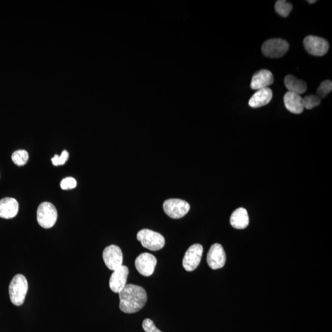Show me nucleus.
I'll return each instance as SVG.
<instances>
[{
  "instance_id": "obj_1",
  "label": "nucleus",
  "mask_w": 332,
  "mask_h": 332,
  "mask_svg": "<svg viewBox=\"0 0 332 332\" xmlns=\"http://www.w3.org/2000/svg\"><path fill=\"white\" fill-rule=\"evenodd\" d=\"M119 297L121 311L127 314L139 311L147 302L146 291L137 285L126 284L119 293Z\"/></svg>"
},
{
  "instance_id": "obj_2",
  "label": "nucleus",
  "mask_w": 332,
  "mask_h": 332,
  "mask_svg": "<svg viewBox=\"0 0 332 332\" xmlns=\"http://www.w3.org/2000/svg\"><path fill=\"white\" fill-rule=\"evenodd\" d=\"M28 289V282L26 277L21 274L15 275L9 286V297L12 304L17 306L23 304Z\"/></svg>"
},
{
  "instance_id": "obj_3",
  "label": "nucleus",
  "mask_w": 332,
  "mask_h": 332,
  "mask_svg": "<svg viewBox=\"0 0 332 332\" xmlns=\"http://www.w3.org/2000/svg\"><path fill=\"white\" fill-rule=\"evenodd\" d=\"M137 239L141 242L143 247L151 251L161 250L165 245L164 236L149 229L139 231L137 235Z\"/></svg>"
},
{
  "instance_id": "obj_4",
  "label": "nucleus",
  "mask_w": 332,
  "mask_h": 332,
  "mask_svg": "<svg viewBox=\"0 0 332 332\" xmlns=\"http://www.w3.org/2000/svg\"><path fill=\"white\" fill-rule=\"evenodd\" d=\"M36 217L42 228L49 229L53 227L58 220V211L53 204L44 202L37 209Z\"/></svg>"
},
{
  "instance_id": "obj_5",
  "label": "nucleus",
  "mask_w": 332,
  "mask_h": 332,
  "mask_svg": "<svg viewBox=\"0 0 332 332\" xmlns=\"http://www.w3.org/2000/svg\"><path fill=\"white\" fill-rule=\"evenodd\" d=\"M289 44L280 38L270 39L263 44L262 50L268 58L277 59L284 56L289 51Z\"/></svg>"
},
{
  "instance_id": "obj_6",
  "label": "nucleus",
  "mask_w": 332,
  "mask_h": 332,
  "mask_svg": "<svg viewBox=\"0 0 332 332\" xmlns=\"http://www.w3.org/2000/svg\"><path fill=\"white\" fill-rule=\"evenodd\" d=\"M165 213L173 219L183 217L188 212L190 206L186 201L179 199H169L163 204Z\"/></svg>"
},
{
  "instance_id": "obj_7",
  "label": "nucleus",
  "mask_w": 332,
  "mask_h": 332,
  "mask_svg": "<svg viewBox=\"0 0 332 332\" xmlns=\"http://www.w3.org/2000/svg\"><path fill=\"white\" fill-rule=\"evenodd\" d=\"M303 44L307 53L314 56H323L329 49V42L321 37L307 36L305 37Z\"/></svg>"
},
{
  "instance_id": "obj_8",
  "label": "nucleus",
  "mask_w": 332,
  "mask_h": 332,
  "mask_svg": "<svg viewBox=\"0 0 332 332\" xmlns=\"http://www.w3.org/2000/svg\"><path fill=\"white\" fill-rule=\"evenodd\" d=\"M203 253V247L201 244L196 243L189 247L184 254L183 267L187 272H193L200 264L202 256Z\"/></svg>"
},
{
  "instance_id": "obj_9",
  "label": "nucleus",
  "mask_w": 332,
  "mask_h": 332,
  "mask_svg": "<svg viewBox=\"0 0 332 332\" xmlns=\"http://www.w3.org/2000/svg\"><path fill=\"white\" fill-rule=\"evenodd\" d=\"M103 259L108 269L112 271L117 270L122 265V250L117 245L108 246L103 250Z\"/></svg>"
},
{
  "instance_id": "obj_10",
  "label": "nucleus",
  "mask_w": 332,
  "mask_h": 332,
  "mask_svg": "<svg viewBox=\"0 0 332 332\" xmlns=\"http://www.w3.org/2000/svg\"><path fill=\"white\" fill-rule=\"evenodd\" d=\"M157 260L153 255L143 253L135 259V265L138 272L144 276H150L154 272Z\"/></svg>"
},
{
  "instance_id": "obj_11",
  "label": "nucleus",
  "mask_w": 332,
  "mask_h": 332,
  "mask_svg": "<svg viewBox=\"0 0 332 332\" xmlns=\"http://www.w3.org/2000/svg\"><path fill=\"white\" fill-rule=\"evenodd\" d=\"M207 262L212 270L220 269L225 266L226 253L222 245L220 243H214L211 246L207 256Z\"/></svg>"
},
{
  "instance_id": "obj_12",
  "label": "nucleus",
  "mask_w": 332,
  "mask_h": 332,
  "mask_svg": "<svg viewBox=\"0 0 332 332\" xmlns=\"http://www.w3.org/2000/svg\"><path fill=\"white\" fill-rule=\"evenodd\" d=\"M129 272V268L124 265L113 271L109 281L110 289L113 292L119 294L124 289L126 285Z\"/></svg>"
},
{
  "instance_id": "obj_13",
  "label": "nucleus",
  "mask_w": 332,
  "mask_h": 332,
  "mask_svg": "<svg viewBox=\"0 0 332 332\" xmlns=\"http://www.w3.org/2000/svg\"><path fill=\"white\" fill-rule=\"evenodd\" d=\"M274 83V76L270 71L261 70L253 75L251 81L250 88L253 90H260L268 88Z\"/></svg>"
},
{
  "instance_id": "obj_14",
  "label": "nucleus",
  "mask_w": 332,
  "mask_h": 332,
  "mask_svg": "<svg viewBox=\"0 0 332 332\" xmlns=\"http://www.w3.org/2000/svg\"><path fill=\"white\" fill-rule=\"evenodd\" d=\"M19 211V203L16 199L5 198L0 200V217L11 219L17 215Z\"/></svg>"
},
{
  "instance_id": "obj_15",
  "label": "nucleus",
  "mask_w": 332,
  "mask_h": 332,
  "mask_svg": "<svg viewBox=\"0 0 332 332\" xmlns=\"http://www.w3.org/2000/svg\"><path fill=\"white\" fill-rule=\"evenodd\" d=\"M284 102L285 107L290 112L300 114L303 112V101L300 95L288 91L284 95Z\"/></svg>"
},
{
  "instance_id": "obj_16",
  "label": "nucleus",
  "mask_w": 332,
  "mask_h": 332,
  "mask_svg": "<svg viewBox=\"0 0 332 332\" xmlns=\"http://www.w3.org/2000/svg\"><path fill=\"white\" fill-rule=\"evenodd\" d=\"M272 92L269 88L257 91L248 101L250 107L257 108L268 104L272 100Z\"/></svg>"
},
{
  "instance_id": "obj_17",
  "label": "nucleus",
  "mask_w": 332,
  "mask_h": 332,
  "mask_svg": "<svg viewBox=\"0 0 332 332\" xmlns=\"http://www.w3.org/2000/svg\"><path fill=\"white\" fill-rule=\"evenodd\" d=\"M230 223L233 228L242 230L247 227L249 223V217L245 209L240 208L236 209L231 214Z\"/></svg>"
},
{
  "instance_id": "obj_18",
  "label": "nucleus",
  "mask_w": 332,
  "mask_h": 332,
  "mask_svg": "<svg viewBox=\"0 0 332 332\" xmlns=\"http://www.w3.org/2000/svg\"><path fill=\"white\" fill-rule=\"evenodd\" d=\"M284 84L285 87L289 92H294L297 94H302L307 90L306 83L304 81L299 80L291 75L285 76Z\"/></svg>"
},
{
  "instance_id": "obj_19",
  "label": "nucleus",
  "mask_w": 332,
  "mask_h": 332,
  "mask_svg": "<svg viewBox=\"0 0 332 332\" xmlns=\"http://www.w3.org/2000/svg\"><path fill=\"white\" fill-rule=\"evenodd\" d=\"M293 6L291 3L285 0H278L275 2V10L277 13L283 17H287L292 11Z\"/></svg>"
},
{
  "instance_id": "obj_20",
  "label": "nucleus",
  "mask_w": 332,
  "mask_h": 332,
  "mask_svg": "<svg viewBox=\"0 0 332 332\" xmlns=\"http://www.w3.org/2000/svg\"><path fill=\"white\" fill-rule=\"evenodd\" d=\"M28 152L24 150H17L12 154L11 158L12 161L17 166H24L29 160Z\"/></svg>"
},
{
  "instance_id": "obj_21",
  "label": "nucleus",
  "mask_w": 332,
  "mask_h": 332,
  "mask_svg": "<svg viewBox=\"0 0 332 332\" xmlns=\"http://www.w3.org/2000/svg\"><path fill=\"white\" fill-rule=\"evenodd\" d=\"M304 108L307 110H311L312 108L318 107L321 104V99L318 96L315 95H307L302 98Z\"/></svg>"
},
{
  "instance_id": "obj_22",
  "label": "nucleus",
  "mask_w": 332,
  "mask_h": 332,
  "mask_svg": "<svg viewBox=\"0 0 332 332\" xmlns=\"http://www.w3.org/2000/svg\"><path fill=\"white\" fill-rule=\"evenodd\" d=\"M332 90V83L331 80L322 81L317 90V96L321 98H324L331 92Z\"/></svg>"
},
{
  "instance_id": "obj_23",
  "label": "nucleus",
  "mask_w": 332,
  "mask_h": 332,
  "mask_svg": "<svg viewBox=\"0 0 332 332\" xmlns=\"http://www.w3.org/2000/svg\"><path fill=\"white\" fill-rule=\"evenodd\" d=\"M69 157V153L66 150H63L60 156L58 154L54 155L53 158L51 159L52 162L54 166H58L63 165L67 161Z\"/></svg>"
},
{
  "instance_id": "obj_24",
  "label": "nucleus",
  "mask_w": 332,
  "mask_h": 332,
  "mask_svg": "<svg viewBox=\"0 0 332 332\" xmlns=\"http://www.w3.org/2000/svg\"><path fill=\"white\" fill-rule=\"evenodd\" d=\"M76 184H77V182L73 177H66L60 182L61 188L64 190L75 188Z\"/></svg>"
},
{
  "instance_id": "obj_25",
  "label": "nucleus",
  "mask_w": 332,
  "mask_h": 332,
  "mask_svg": "<svg viewBox=\"0 0 332 332\" xmlns=\"http://www.w3.org/2000/svg\"><path fill=\"white\" fill-rule=\"evenodd\" d=\"M142 327L145 332H162L155 326L153 321L150 319H145L143 321Z\"/></svg>"
},
{
  "instance_id": "obj_26",
  "label": "nucleus",
  "mask_w": 332,
  "mask_h": 332,
  "mask_svg": "<svg viewBox=\"0 0 332 332\" xmlns=\"http://www.w3.org/2000/svg\"><path fill=\"white\" fill-rule=\"evenodd\" d=\"M317 1L316 0H311V1H307V2H309V4H314L315 2H316Z\"/></svg>"
}]
</instances>
